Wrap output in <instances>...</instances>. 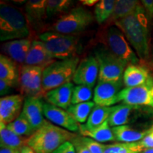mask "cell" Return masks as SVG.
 I'll return each mask as SVG.
<instances>
[{
    "label": "cell",
    "instance_id": "f546056e",
    "mask_svg": "<svg viewBox=\"0 0 153 153\" xmlns=\"http://www.w3.org/2000/svg\"><path fill=\"white\" fill-rule=\"evenodd\" d=\"M116 1L101 0L95 6L94 17L99 24H101L110 19L114 12Z\"/></svg>",
    "mask_w": 153,
    "mask_h": 153
},
{
    "label": "cell",
    "instance_id": "4fadbf2b",
    "mask_svg": "<svg viewBox=\"0 0 153 153\" xmlns=\"http://www.w3.org/2000/svg\"><path fill=\"white\" fill-rule=\"evenodd\" d=\"M43 113L45 118L55 126L70 132L80 131L79 125L68 111L43 102Z\"/></svg>",
    "mask_w": 153,
    "mask_h": 153
},
{
    "label": "cell",
    "instance_id": "83f0119b",
    "mask_svg": "<svg viewBox=\"0 0 153 153\" xmlns=\"http://www.w3.org/2000/svg\"><path fill=\"white\" fill-rule=\"evenodd\" d=\"M95 105L94 101L72 104L67 111L78 123H84L87 120Z\"/></svg>",
    "mask_w": 153,
    "mask_h": 153
},
{
    "label": "cell",
    "instance_id": "d4e9b609",
    "mask_svg": "<svg viewBox=\"0 0 153 153\" xmlns=\"http://www.w3.org/2000/svg\"><path fill=\"white\" fill-rule=\"evenodd\" d=\"M27 137L19 136L10 131L6 124L0 122V144L1 147L21 150L27 145Z\"/></svg>",
    "mask_w": 153,
    "mask_h": 153
},
{
    "label": "cell",
    "instance_id": "7bdbcfd3",
    "mask_svg": "<svg viewBox=\"0 0 153 153\" xmlns=\"http://www.w3.org/2000/svg\"><path fill=\"white\" fill-rule=\"evenodd\" d=\"M140 153H153V148L146 149V150H143Z\"/></svg>",
    "mask_w": 153,
    "mask_h": 153
},
{
    "label": "cell",
    "instance_id": "603a6c76",
    "mask_svg": "<svg viewBox=\"0 0 153 153\" xmlns=\"http://www.w3.org/2000/svg\"><path fill=\"white\" fill-rule=\"evenodd\" d=\"M25 9L28 19L36 28L48 18L45 0H29Z\"/></svg>",
    "mask_w": 153,
    "mask_h": 153
},
{
    "label": "cell",
    "instance_id": "b9f144b4",
    "mask_svg": "<svg viewBox=\"0 0 153 153\" xmlns=\"http://www.w3.org/2000/svg\"><path fill=\"white\" fill-rule=\"evenodd\" d=\"M20 153H36V152L33 150V149L30 148V147H29L27 145H24L22 149H21Z\"/></svg>",
    "mask_w": 153,
    "mask_h": 153
},
{
    "label": "cell",
    "instance_id": "8992f818",
    "mask_svg": "<svg viewBox=\"0 0 153 153\" xmlns=\"http://www.w3.org/2000/svg\"><path fill=\"white\" fill-rule=\"evenodd\" d=\"M93 20L90 11L79 7L61 16L53 24L51 30L67 35H75L85 30Z\"/></svg>",
    "mask_w": 153,
    "mask_h": 153
},
{
    "label": "cell",
    "instance_id": "277c9868",
    "mask_svg": "<svg viewBox=\"0 0 153 153\" xmlns=\"http://www.w3.org/2000/svg\"><path fill=\"white\" fill-rule=\"evenodd\" d=\"M79 63V57L75 56L65 60H55L44 69L42 79L43 93L70 82Z\"/></svg>",
    "mask_w": 153,
    "mask_h": 153
},
{
    "label": "cell",
    "instance_id": "5bb4252c",
    "mask_svg": "<svg viewBox=\"0 0 153 153\" xmlns=\"http://www.w3.org/2000/svg\"><path fill=\"white\" fill-rule=\"evenodd\" d=\"M22 94H12L0 99V122L8 125L16 120L22 114L24 106Z\"/></svg>",
    "mask_w": 153,
    "mask_h": 153
},
{
    "label": "cell",
    "instance_id": "8d00e7d4",
    "mask_svg": "<svg viewBox=\"0 0 153 153\" xmlns=\"http://www.w3.org/2000/svg\"><path fill=\"white\" fill-rule=\"evenodd\" d=\"M141 4L145 9L149 21L153 19V0H143Z\"/></svg>",
    "mask_w": 153,
    "mask_h": 153
},
{
    "label": "cell",
    "instance_id": "ba28073f",
    "mask_svg": "<svg viewBox=\"0 0 153 153\" xmlns=\"http://www.w3.org/2000/svg\"><path fill=\"white\" fill-rule=\"evenodd\" d=\"M105 44L108 51L129 65H137L139 59L128 43L122 31L116 26H110L105 34Z\"/></svg>",
    "mask_w": 153,
    "mask_h": 153
},
{
    "label": "cell",
    "instance_id": "ab89813d",
    "mask_svg": "<svg viewBox=\"0 0 153 153\" xmlns=\"http://www.w3.org/2000/svg\"><path fill=\"white\" fill-rule=\"evenodd\" d=\"M99 1L98 0H82L81 3L83 5L87 6V7H92L94 4H97Z\"/></svg>",
    "mask_w": 153,
    "mask_h": 153
},
{
    "label": "cell",
    "instance_id": "e575fe53",
    "mask_svg": "<svg viewBox=\"0 0 153 153\" xmlns=\"http://www.w3.org/2000/svg\"><path fill=\"white\" fill-rule=\"evenodd\" d=\"M138 143L143 150L153 148V125L150 127V131L148 135Z\"/></svg>",
    "mask_w": 153,
    "mask_h": 153
},
{
    "label": "cell",
    "instance_id": "60d3db41",
    "mask_svg": "<svg viewBox=\"0 0 153 153\" xmlns=\"http://www.w3.org/2000/svg\"><path fill=\"white\" fill-rule=\"evenodd\" d=\"M0 153H20V150L1 147V149H0Z\"/></svg>",
    "mask_w": 153,
    "mask_h": 153
},
{
    "label": "cell",
    "instance_id": "9c48e42d",
    "mask_svg": "<svg viewBox=\"0 0 153 153\" xmlns=\"http://www.w3.org/2000/svg\"><path fill=\"white\" fill-rule=\"evenodd\" d=\"M118 101L133 106L153 108V76L144 85L122 89L118 94Z\"/></svg>",
    "mask_w": 153,
    "mask_h": 153
},
{
    "label": "cell",
    "instance_id": "9a60e30c",
    "mask_svg": "<svg viewBox=\"0 0 153 153\" xmlns=\"http://www.w3.org/2000/svg\"><path fill=\"white\" fill-rule=\"evenodd\" d=\"M22 113L35 131L46 122L43 116V101L39 97H26Z\"/></svg>",
    "mask_w": 153,
    "mask_h": 153
},
{
    "label": "cell",
    "instance_id": "3957f363",
    "mask_svg": "<svg viewBox=\"0 0 153 153\" xmlns=\"http://www.w3.org/2000/svg\"><path fill=\"white\" fill-rule=\"evenodd\" d=\"M28 35L29 28L22 11L6 3L0 4V41L24 39Z\"/></svg>",
    "mask_w": 153,
    "mask_h": 153
},
{
    "label": "cell",
    "instance_id": "cb8c5ba5",
    "mask_svg": "<svg viewBox=\"0 0 153 153\" xmlns=\"http://www.w3.org/2000/svg\"><path fill=\"white\" fill-rule=\"evenodd\" d=\"M111 111L112 106L107 107L96 104L87 123L85 125H79L80 131H91L103 125L108 119Z\"/></svg>",
    "mask_w": 153,
    "mask_h": 153
},
{
    "label": "cell",
    "instance_id": "d6986e66",
    "mask_svg": "<svg viewBox=\"0 0 153 153\" xmlns=\"http://www.w3.org/2000/svg\"><path fill=\"white\" fill-rule=\"evenodd\" d=\"M149 70L138 65H129L123 73V82L126 88H133L146 83L151 77Z\"/></svg>",
    "mask_w": 153,
    "mask_h": 153
},
{
    "label": "cell",
    "instance_id": "44dd1931",
    "mask_svg": "<svg viewBox=\"0 0 153 153\" xmlns=\"http://www.w3.org/2000/svg\"><path fill=\"white\" fill-rule=\"evenodd\" d=\"M140 106L121 104L113 106L108 121L111 128L126 125L131 119L133 112L140 109Z\"/></svg>",
    "mask_w": 153,
    "mask_h": 153
},
{
    "label": "cell",
    "instance_id": "f35d334b",
    "mask_svg": "<svg viewBox=\"0 0 153 153\" xmlns=\"http://www.w3.org/2000/svg\"><path fill=\"white\" fill-rule=\"evenodd\" d=\"M12 88L13 87L7 82L0 79V95L1 97H4L8 96L7 94L11 92Z\"/></svg>",
    "mask_w": 153,
    "mask_h": 153
},
{
    "label": "cell",
    "instance_id": "836d02e7",
    "mask_svg": "<svg viewBox=\"0 0 153 153\" xmlns=\"http://www.w3.org/2000/svg\"><path fill=\"white\" fill-rule=\"evenodd\" d=\"M81 142L89 149L91 153H104L105 145L88 137H79Z\"/></svg>",
    "mask_w": 153,
    "mask_h": 153
},
{
    "label": "cell",
    "instance_id": "e0dca14e",
    "mask_svg": "<svg viewBox=\"0 0 153 153\" xmlns=\"http://www.w3.org/2000/svg\"><path fill=\"white\" fill-rule=\"evenodd\" d=\"M74 88V84L69 82L45 92L44 97L48 104L64 110H68L69 107L72 105Z\"/></svg>",
    "mask_w": 153,
    "mask_h": 153
},
{
    "label": "cell",
    "instance_id": "7402d4cb",
    "mask_svg": "<svg viewBox=\"0 0 153 153\" xmlns=\"http://www.w3.org/2000/svg\"><path fill=\"white\" fill-rule=\"evenodd\" d=\"M150 131L148 129L140 131L134 129L128 125L112 128L116 141L118 143H136L142 140Z\"/></svg>",
    "mask_w": 153,
    "mask_h": 153
},
{
    "label": "cell",
    "instance_id": "6da1fadb",
    "mask_svg": "<svg viewBox=\"0 0 153 153\" xmlns=\"http://www.w3.org/2000/svg\"><path fill=\"white\" fill-rule=\"evenodd\" d=\"M124 34L137 55L143 60L149 56V19L141 3L131 15L114 23Z\"/></svg>",
    "mask_w": 153,
    "mask_h": 153
},
{
    "label": "cell",
    "instance_id": "7c38bea8",
    "mask_svg": "<svg viewBox=\"0 0 153 153\" xmlns=\"http://www.w3.org/2000/svg\"><path fill=\"white\" fill-rule=\"evenodd\" d=\"M123 82H98L94 91V102L97 105L111 107L118 102V96Z\"/></svg>",
    "mask_w": 153,
    "mask_h": 153
},
{
    "label": "cell",
    "instance_id": "52a82bcc",
    "mask_svg": "<svg viewBox=\"0 0 153 153\" xmlns=\"http://www.w3.org/2000/svg\"><path fill=\"white\" fill-rule=\"evenodd\" d=\"M99 62V82H122L123 73L128 64L108 51L99 49L95 52Z\"/></svg>",
    "mask_w": 153,
    "mask_h": 153
},
{
    "label": "cell",
    "instance_id": "2e32d148",
    "mask_svg": "<svg viewBox=\"0 0 153 153\" xmlns=\"http://www.w3.org/2000/svg\"><path fill=\"white\" fill-rule=\"evenodd\" d=\"M44 44L41 41H32L31 46L26 57L24 65L40 67L45 69L55 62Z\"/></svg>",
    "mask_w": 153,
    "mask_h": 153
},
{
    "label": "cell",
    "instance_id": "4316f807",
    "mask_svg": "<svg viewBox=\"0 0 153 153\" xmlns=\"http://www.w3.org/2000/svg\"><path fill=\"white\" fill-rule=\"evenodd\" d=\"M80 133L83 136L90 137L100 143L116 140L112 128H111L108 120L97 128L91 131H80Z\"/></svg>",
    "mask_w": 153,
    "mask_h": 153
},
{
    "label": "cell",
    "instance_id": "f1b7e54d",
    "mask_svg": "<svg viewBox=\"0 0 153 153\" xmlns=\"http://www.w3.org/2000/svg\"><path fill=\"white\" fill-rule=\"evenodd\" d=\"M7 126L10 131L14 132L16 135L27 138L36 132L22 113L16 120L7 125Z\"/></svg>",
    "mask_w": 153,
    "mask_h": 153
},
{
    "label": "cell",
    "instance_id": "d6a6232c",
    "mask_svg": "<svg viewBox=\"0 0 153 153\" xmlns=\"http://www.w3.org/2000/svg\"><path fill=\"white\" fill-rule=\"evenodd\" d=\"M93 97L92 87L85 85H76L72 93V104H77L88 102Z\"/></svg>",
    "mask_w": 153,
    "mask_h": 153
},
{
    "label": "cell",
    "instance_id": "ac0fdd59",
    "mask_svg": "<svg viewBox=\"0 0 153 153\" xmlns=\"http://www.w3.org/2000/svg\"><path fill=\"white\" fill-rule=\"evenodd\" d=\"M31 44L32 42L28 38L14 40L5 42L1 45V50L15 62L24 65Z\"/></svg>",
    "mask_w": 153,
    "mask_h": 153
},
{
    "label": "cell",
    "instance_id": "4dcf8cb0",
    "mask_svg": "<svg viewBox=\"0 0 153 153\" xmlns=\"http://www.w3.org/2000/svg\"><path fill=\"white\" fill-rule=\"evenodd\" d=\"M142 151L138 142L116 143L104 146V153H140Z\"/></svg>",
    "mask_w": 153,
    "mask_h": 153
},
{
    "label": "cell",
    "instance_id": "30bf717a",
    "mask_svg": "<svg viewBox=\"0 0 153 153\" xmlns=\"http://www.w3.org/2000/svg\"><path fill=\"white\" fill-rule=\"evenodd\" d=\"M44 69L40 67L23 65L20 70V85L22 94L28 97H39L43 92L42 79Z\"/></svg>",
    "mask_w": 153,
    "mask_h": 153
},
{
    "label": "cell",
    "instance_id": "d590c367",
    "mask_svg": "<svg viewBox=\"0 0 153 153\" xmlns=\"http://www.w3.org/2000/svg\"><path fill=\"white\" fill-rule=\"evenodd\" d=\"M75 148L76 153H91L87 147L80 140L79 137L76 136L71 142Z\"/></svg>",
    "mask_w": 153,
    "mask_h": 153
},
{
    "label": "cell",
    "instance_id": "1f68e13d",
    "mask_svg": "<svg viewBox=\"0 0 153 153\" xmlns=\"http://www.w3.org/2000/svg\"><path fill=\"white\" fill-rule=\"evenodd\" d=\"M72 4L70 0H48L46 1V12L48 18L67 13Z\"/></svg>",
    "mask_w": 153,
    "mask_h": 153
},
{
    "label": "cell",
    "instance_id": "5b68a950",
    "mask_svg": "<svg viewBox=\"0 0 153 153\" xmlns=\"http://www.w3.org/2000/svg\"><path fill=\"white\" fill-rule=\"evenodd\" d=\"M39 39L54 59L61 60L75 57L74 54L78 49V38L76 35L47 31L41 33Z\"/></svg>",
    "mask_w": 153,
    "mask_h": 153
},
{
    "label": "cell",
    "instance_id": "ffe728a7",
    "mask_svg": "<svg viewBox=\"0 0 153 153\" xmlns=\"http://www.w3.org/2000/svg\"><path fill=\"white\" fill-rule=\"evenodd\" d=\"M0 79L7 82L12 87H17L20 80V72L16 62L3 54L0 55Z\"/></svg>",
    "mask_w": 153,
    "mask_h": 153
},
{
    "label": "cell",
    "instance_id": "7a4b0ae2",
    "mask_svg": "<svg viewBox=\"0 0 153 153\" xmlns=\"http://www.w3.org/2000/svg\"><path fill=\"white\" fill-rule=\"evenodd\" d=\"M76 134L46 120L41 128L27 140V145L36 153H52L66 142H72Z\"/></svg>",
    "mask_w": 153,
    "mask_h": 153
},
{
    "label": "cell",
    "instance_id": "8fae6325",
    "mask_svg": "<svg viewBox=\"0 0 153 153\" xmlns=\"http://www.w3.org/2000/svg\"><path fill=\"white\" fill-rule=\"evenodd\" d=\"M99 65L95 56H88L78 65L73 76V82L76 85H85L93 87L99 79Z\"/></svg>",
    "mask_w": 153,
    "mask_h": 153
},
{
    "label": "cell",
    "instance_id": "484cf974",
    "mask_svg": "<svg viewBox=\"0 0 153 153\" xmlns=\"http://www.w3.org/2000/svg\"><path fill=\"white\" fill-rule=\"evenodd\" d=\"M140 4V3L136 0H117L109 22L115 23L129 16L136 10Z\"/></svg>",
    "mask_w": 153,
    "mask_h": 153
},
{
    "label": "cell",
    "instance_id": "74e56055",
    "mask_svg": "<svg viewBox=\"0 0 153 153\" xmlns=\"http://www.w3.org/2000/svg\"><path fill=\"white\" fill-rule=\"evenodd\" d=\"M52 153H76V151L71 142H66Z\"/></svg>",
    "mask_w": 153,
    "mask_h": 153
}]
</instances>
